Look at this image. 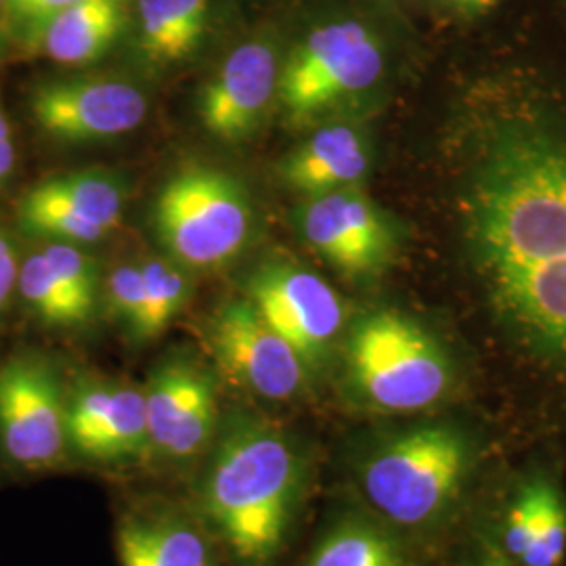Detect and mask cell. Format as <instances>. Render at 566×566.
Segmentation results:
<instances>
[{"label":"cell","instance_id":"cell-1","mask_svg":"<svg viewBox=\"0 0 566 566\" xmlns=\"http://www.w3.org/2000/svg\"><path fill=\"white\" fill-rule=\"evenodd\" d=\"M486 301L537 359L566 371V135L512 126L486 145L462 198Z\"/></svg>","mask_w":566,"mask_h":566},{"label":"cell","instance_id":"cell-2","mask_svg":"<svg viewBox=\"0 0 566 566\" xmlns=\"http://www.w3.org/2000/svg\"><path fill=\"white\" fill-rule=\"evenodd\" d=\"M193 472L191 507L224 556L235 566L273 565L308 486V453L298 439L256 411L233 409Z\"/></svg>","mask_w":566,"mask_h":566},{"label":"cell","instance_id":"cell-3","mask_svg":"<svg viewBox=\"0 0 566 566\" xmlns=\"http://www.w3.org/2000/svg\"><path fill=\"white\" fill-rule=\"evenodd\" d=\"M476 465V446L460 426H409L374 439L353 472L365 504L386 525H434L458 502Z\"/></svg>","mask_w":566,"mask_h":566},{"label":"cell","instance_id":"cell-4","mask_svg":"<svg viewBox=\"0 0 566 566\" xmlns=\"http://www.w3.org/2000/svg\"><path fill=\"white\" fill-rule=\"evenodd\" d=\"M346 382L355 399L380 413H416L446 399L453 367L443 344L399 311L359 317L344 346Z\"/></svg>","mask_w":566,"mask_h":566},{"label":"cell","instance_id":"cell-5","mask_svg":"<svg viewBox=\"0 0 566 566\" xmlns=\"http://www.w3.org/2000/svg\"><path fill=\"white\" fill-rule=\"evenodd\" d=\"M154 221L175 259L191 269H212L245 245L252 210L240 182L223 170L191 164L164 185Z\"/></svg>","mask_w":566,"mask_h":566},{"label":"cell","instance_id":"cell-6","mask_svg":"<svg viewBox=\"0 0 566 566\" xmlns=\"http://www.w3.org/2000/svg\"><path fill=\"white\" fill-rule=\"evenodd\" d=\"M385 67V46L367 23L325 21L287 55L277 93L292 120L308 122L369 91Z\"/></svg>","mask_w":566,"mask_h":566},{"label":"cell","instance_id":"cell-7","mask_svg":"<svg viewBox=\"0 0 566 566\" xmlns=\"http://www.w3.org/2000/svg\"><path fill=\"white\" fill-rule=\"evenodd\" d=\"M67 388L39 353L0 364V460L21 474L60 470L70 462L65 432Z\"/></svg>","mask_w":566,"mask_h":566},{"label":"cell","instance_id":"cell-8","mask_svg":"<svg viewBox=\"0 0 566 566\" xmlns=\"http://www.w3.org/2000/svg\"><path fill=\"white\" fill-rule=\"evenodd\" d=\"M143 395L147 464L193 472L214 443L223 420L214 374L179 353L154 367Z\"/></svg>","mask_w":566,"mask_h":566},{"label":"cell","instance_id":"cell-9","mask_svg":"<svg viewBox=\"0 0 566 566\" xmlns=\"http://www.w3.org/2000/svg\"><path fill=\"white\" fill-rule=\"evenodd\" d=\"M203 334L221 376L256 399L292 401L311 380L301 355L248 296L221 304Z\"/></svg>","mask_w":566,"mask_h":566},{"label":"cell","instance_id":"cell-10","mask_svg":"<svg viewBox=\"0 0 566 566\" xmlns=\"http://www.w3.org/2000/svg\"><path fill=\"white\" fill-rule=\"evenodd\" d=\"M245 296L301 355L311 376L324 367L346 319L329 283L298 264L271 263L252 273Z\"/></svg>","mask_w":566,"mask_h":566},{"label":"cell","instance_id":"cell-11","mask_svg":"<svg viewBox=\"0 0 566 566\" xmlns=\"http://www.w3.org/2000/svg\"><path fill=\"white\" fill-rule=\"evenodd\" d=\"M65 432L70 462L103 468L147 464L143 388L93 378L67 388Z\"/></svg>","mask_w":566,"mask_h":566},{"label":"cell","instance_id":"cell-12","mask_svg":"<svg viewBox=\"0 0 566 566\" xmlns=\"http://www.w3.org/2000/svg\"><path fill=\"white\" fill-rule=\"evenodd\" d=\"M301 229L311 248L350 277L382 273L397 248L385 214L353 185L304 203Z\"/></svg>","mask_w":566,"mask_h":566},{"label":"cell","instance_id":"cell-13","mask_svg":"<svg viewBox=\"0 0 566 566\" xmlns=\"http://www.w3.org/2000/svg\"><path fill=\"white\" fill-rule=\"evenodd\" d=\"M44 133L61 142H97L135 130L147 116V99L128 82L55 81L30 99Z\"/></svg>","mask_w":566,"mask_h":566},{"label":"cell","instance_id":"cell-14","mask_svg":"<svg viewBox=\"0 0 566 566\" xmlns=\"http://www.w3.org/2000/svg\"><path fill=\"white\" fill-rule=\"evenodd\" d=\"M120 566H224V552L198 512L164 497L126 507L116 523Z\"/></svg>","mask_w":566,"mask_h":566},{"label":"cell","instance_id":"cell-15","mask_svg":"<svg viewBox=\"0 0 566 566\" xmlns=\"http://www.w3.org/2000/svg\"><path fill=\"white\" fill-rule=\"evenodd\" d=\"M277 81L280 61L266 42L238 46L203 88V128L223 142L248 139L271 107Z\"/></svg>","mask_w":566,"mask_h":566},{"label":"cell","instance_id":"cell-16","mask_svg":"<svg viewBox=\"0 0 566 566\" xmlns=\"http://www.w3.org/2000/svg\"><path fill=\"white\" fill-rule=\"evenodd\" d=\"M502 549L518 566H560L566 556V497L549 476L516 491L502 526Z\"/></svg>","mask_w":566,"mask_h":566},{"label":"cell","instance_id":"cell-17","mask_svg":"<svg viewBox=\"0 0 566 566\" xmlns=\"http://www.w3.org/2000/svg\"><path fill=\"white\" fill-rule=\"evenodd\" d=\"M371 163L369 143L346 124L325 126L301 143L282 163L283 181L308 198L350 187Z\"/></svg>","mask_w":566,"mask_h":566},{"label":"cell","instance_id":"cell-18","mask_svg":"<svg viewBox=\"0 0 566 566\" xmlns=\"http://www.w3.org/2000/svg\"><path fill=\"white\" fill-rule=\"evenodd\" d=\"M124 23V0H76L39 25L44 53L57 63L99 60Z\"/></svg>","mask_w":566,"mask_h":566},{"label":"cell","instance_id":"cell-19","mask_svg":"<svg viewBox=\"0 0 566 566\" xmlns=\"http://www.w3.org/2000/svg\"><path fill=\"white\" fill-rule=\"evenodd\" d=\"M303 566H418V563L397 528L374 514H344L319 537Z\"/></svg>","mask_w":566,"mask_h":566},{"label":"cell","instance_id":"cell-20","mask_svg":"<svg viewBox=\"0 0 566 566\" xmlns=\"http://www.w3.org/2000/svg\"><path fill=\"white\" fill-rule=\"evenodd\" d=\"M208 0H137L139 46L156 65H175L202 44Z\"/></svg>","mask_w":566,"mask_h":566},{"label":"cell","instance_id":"cell-21","mask_svg":"<svg viewBox=\"0 0 566 566\" xmlns=\"http://www.w3.org/2000/svg\"><path fill=\"white\" fill-rule=\"evenodd\" d=\"M44 198L67 206L74 214L99 224L107 233L114 231L122 219L120 187L112 179L95 172H74L34 185Z\"/></svg>","mask_w":566,"mask_h":566},{"label":"cell","instance_id":"cell-22","mask_svg":"<svg viewBox=\"0 0 566 566\" xmlns=\"http://www.w3.org/2000/svg\"><path fill=\"white\" fill-rule=\"evenodd\" d=\"M18 290L21 301L41 324L57 329H74L88 324L46 263V259L42 256V252L32 254L21 264Z\"/></svg>","mask_w":566,"mask_h":566},{"label":"cell","instance_id":"cell-23","mask_svg":"<svg viewBox=\"0 0 566 566\" xmlns=\"http://www.w3.org/2000/svg\"><path fill=\"white\" fill-rule=\"evenodd\" d=\"M142 271L145 303L142 322L137 325L133 338L137 343H149L164 334L170 322L181 313L191 287L179 269L164 261L142 264Z\"/></svg>","mask_w":566,"mask_h":566},{"label":"cell","instance_id":"cell-24","mask_svg":"<svg viewBox=\"0 0 566 566\" xmlns=\"http://www.w3.org/2000/svg\"><path fill=\"white\" fill-rule=\"evenodd\" d=\"M53 273L78 306L84 319L91 322L99 303V275L97 264L72 243L55 242L42 250Z\"/></svg>","mask_w":566,"mask_h":566},{"label":"cell","instance_id":"cell-25","mask_svg":"<svg viewBox=\"0 0 566 566\" xmlns=\"http://www.w3.org/2000/svg\"><path fill=\"white\" fill-rule=\"evenodd\" d=\"M143 303H145V282H143L142 266L137 264H122L118 266L109 282H107V306L109 315L126 327L133 336L137 325L142 322Z\"/></svg>","mask_w":566,"mask_h":566},{"label":"cell","instance_id":"cell-26","mask_svg":"<svg viewBox=\"0 0 566 566\" xmlns=\"http://www.w3.org/2000/svg\"><path fill=\"white\" fill-rule=\"evenodd\" d=\"M76 0H7V4L11 7V11L25 23L32 25H41L49 20L51 15H55L61 9H65L67 4H72Z\"/></svg>","mask_w":566,"mask_h":566},{"label":"cell","instance_id":"cell-27","mask_svg":"<svg viewBox=\"0 0 566 566\" xmlns=\"http://www.w3.org/2000/svg\"><path fill=\"white\" fill-rule=\"evenodd\" d=\"M18 261L13 245L7 240V235L0 231V313L9 303L15 285H18Z\"/></svg>","mask_w":566,"mask_h":566},{"label":"cell","instance_id":"cell-28","mask_svg":"<svg viewBox=\"0 0 566 566\" xmlns=\"http://www.w3.org/2000/svg\"><path fill=\"white\" fill-rule=\"evenodd\" d=\"M439 2L446 7L449 13L460 15V18H465V20H472V18L486 15L502 0H439Z\"/></svg>","mask_w":566,"mask_h":566},{"label":"cell","instance_id":"cell-29","mask_svg":"<svg viewBox=\"0 0 566 566\" xmlns=\"http://www.w3.org/2000/svg\"><path fill=\"white\" fill-rule=\"evenodd\" d=\"M470 566H516L512 560H510V556H507L506 552L502 549V547L493 546V544H489V546L483 547L476 556H474V560L470 563Z\"/></svg>","mask_w":566,"mask_h":566},{"label":"cell","instance_id":"cell-30","mask_svg":"<svg viewBox=\"0 0 566 566\" xmlns=\"http://www.w3.org/2000/svg\"><path fill=\"white\" fill-rule=\"evenodd\" d=\"M13 166H15V147H13V142L11 139L0 142V181H4L13 172Z\"/></svg>","mask_w":566,"mask_h":566},{"label":"cell","instance_id":"cell-31","mask_svg":"<svg viewBox=\"0 0 566 566\" xmlns=\"http://www.w3.org/2000/svg\"><path fill=\"white\" fill-rule=\"evenodd\" d=\"M7 139H11V126H9V120L0 112V142H7Z\"/></svg>","mask_w":566,"mask_h":566},{"label":"cell","instance_id":"cell-32","mask_svg":"<svg viewBox=\"0 0 566 566\" xmlns=\"http://www.w3.org/2000/svg\"><path fill=\"white\" fill-rule=\"evenodd\" d=\"M0 4H2V0H0Z\"/></svg>","mask_w":566,"mask_h":566}]
</instances>
